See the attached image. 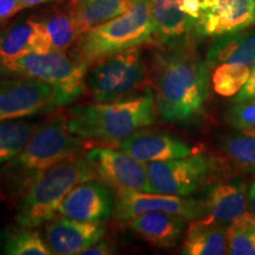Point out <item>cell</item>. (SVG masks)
Listing matches in <instances>:
<instances>
[{
    "label": "cell",
    "instance_id": "1",
    "mask_svg": "<svg viewBox=\"0 0 255 255\" xmlns=\"http://www.w3.org/2000/svg\"><path fill=\"white\" fill-rule=\"evenodd\" d=\"M151 78L162 120L183 127L202 120L209 97V65L188 39L155 53Z\"/></svg>",
    "mask_w": 255,
    "mask_h": 255
},
{
    "label": "cell",
    "instance_id": "2",
    "mask_svg": "<svg viewBox=\"0 0 255 255\" xmlns=\"http://www.w3.org/2000/svg\"><path fill=\"white\" fill-rule=\"evenodd\" d=\"M82 138L70 131L68 119L56 117L34 130L17 156L0 170V188L6 196L20 197L38 177L55 165L81 155Z\"/></svg>",
    "mask_w": 255,
    "mask_h": 255
},
{
    "label": "cell",
    "instance_id": "3",
    "mask_svg": "<svg viewBox=\"0 0 255 255\" xmlns=\"http://www.w3.org/2000/svg\"><path fill=\"white\" fill-rule=\"evenodd\" d=\"M156 109L154 90L146 88L143 94L126 100L77 105L69 111L68 126L82 139L117 144L154 123Z\"/></svg>",
    "mask_w": 255,
    "mask_h": 255
},
{
    "label": "cell",
    "instance_id": "4",
    "mask_svg": "<svg viewBox=\"0 0 255 255\" xmlns=\"http://www.w3.org/2000/svg\"><path fill=\"white\" fill-rule=\"evenodd\" d=\"M152 0H131V5L116 18L85 31L77 38L73 57L92 64L152 40Z\"/></svg>",
    "mask_w": 255,
    "mask_h": 255
},
{
    "label": "cell",
    "instance_id": "5",
    "mask_svg": "<svg viewBox=\"0 0 255 255\" xmlns=\"http://www.w3.org/2000/svg\"><path fill=\"white\" fill-rule=\"evenodd\" d=\"M92 178H96V171L87 155L81 154L55 165L38 177L20 196L18 225L34 228L51 221L70 191Z\"/></svg>",
    "mask_w": 255,
    "mask_h": 255
},
{
    "label": "cell",
    "instance_id": "6",
    "mask_svg": "<svg viewBox=\"0 0 255 255\" xmlns=\"http://www.w3.org/2000/svg\"><path fill=\"white\" fill-rule=\"evenodd\" d=\"M88 69V63L53 50L46 53L28 52L1 64L0 75L26 76L45 82L55 91L57 107H64L85 90Z\"/></svg>",
    "mask_w": 255,
    "mask_h": 255
},
{
    "label": "cell",
    "instance_id": "7",
    "mask_svg": "<svg viewBox=\"0 0 255 255\" xmlns=\"http://www.w3.org/2000/svg\"><path fill=\"white\" fill-rule=\"evenodd\" d=\"M146 75L141 51L133 47L92 63L85 83L95 101L114 102L132 97L145 82Z\"/></svg>",
    "mask_w": 255,
    "mask_h": 255
},
{
    "label": "cell",
    "instance_id": "8",
    "mask_svg": "<svg viewBox=\"0 0 255 255\" xmlns=\"http://www.w3.org/2000/svg\"><path fill=\"white\" fill-rule=\"evenodd\" d=\"M221 167L218 158L206 154L189 155L148 164L150 193L189 196L214 178Z\"/></svg>",
    "mask_w": 255,
    "mask_h": 255
},
{
    "label": "cell",
    "instance_id": "9",
    "mask_svg": "<svg viewBox=\"0 0 255 255\" xmlns=\"http://www.w3.org/2000/svg\"><path fill=\"white\" fill-rule=\"evenodd\" d=\"M57 108L51 85L26 76L0 79V123L36 116Z\"/></svg>",
    "mask_w": 255,
    "mask_h": 255
},
{
    "label": "cell",
    "instance_id": "10",
    "mask_svg": "<svg viewBox=\"0 0 255 255\" xmlns=\"http://www.w3.org/2000/svg\"><path fill=\"white\" fill-rule=\"evenodd\" d=\"M155 210L173 213L189 221L206 219L208 216L203 200L187 199L186 196L168 194L117 191L115 216L119 222L128 223L137 215Z\"/></svg>",
    "mask_w": 255,
    "mask_h": 255
},
{
    "label": "cell",
    "instance_id": "11",
    "mask_svg": "<svg viewBox=\"0 0 255 255\" xmlns=\"http://www.w3.org/2000/svg\"><path fill=\"white\" fill-rule=\"evenodd\" d=\"M87 157L96 171V177L117 191L150 193L148 165L122 150L91 148Z\"/></svg>",
    "mask_w": 255,
    "mask_h": 255
},
{
    "label": "cell",
    "instance_id": "12",
    "mask_svg": "<svg viewBox=\"0 0 255 255\" xmlns=\"http://www.w3.org/2000/svg\"><path fill=\"white\" fill-rule=\"evenodd\" d=\"M115 195L109 184L96 178L76 186L63 200L58 214L81 221L102 222L115 213Z\"/></svg>",
    "mask_w": 255,
    "mask_h": 255
},
{
    "label": "cell",
    "instance_id": "13",
    "mask_svg": "<svg viewBox=\"0 0 255 255\" xmlns=\"http://www.w3.org/2000/svg\"><path fill=\"white\" fill-rule=\"evenodd\" d=\"M105 235V227L100 222L81 221L62 218L49 222L45 227V241L52 254H82L88 247L101 241Z\"/></svg>",
    "mask_w": 255,
    "mask_h": 255
},
{
    "label": "cell",
    "instance_id": "14",
    "mask_svg": "<svg viewBox=\"0 0 255 255\" xmlns=\"http://www.w3.org/2000/svg\"><path fill=\"white\" fill-rule=\"evenodd\" d=\"M120 150L142 162L169 161L191 155L189 143L165 131L137 130L117 143Z\"/></svg>",
    "mask_w": 255,
    "mask_h": 255
},
{
    "label": "cell",
    "instance_id": "15",
    "mask_svg": "<svg viewBox=\"0 0 255 255\" xmlns=\"http://www.w3.org/2000/svg\"><path fill=\"white\" fill-rule=\"evenodd\" d=\"M255 23V0H220L200 15L197 32L203 36H225Z\"/></svg>",
    "mask_w": 255,
    "mask_h": 255
},
{
    "label": "cell",
    "instance_id": "16",
    "mask_svg": "<svg viewBox=\"0 0 255 255\" xmlns=\"http://www.w3.org/2000/svg\"><path fill=\"white\" fill-rule=\"evenodd\" d=\"M203 201L208 213L207 219L214 220L227 227L246 212L247 184L240 177L218 180L209 184Z\"/></svg>",
    "mask_w": 255,
    "mask_h": 255
},
{
    "label": "cell",
    "instance_id": "17",
    "mask_svg": "<svg viewBox=\"0 0 255 255\" xmlns=\"http://www.w3.org/2000/svg\"><path fill=\"white\" fill-rule=\"evenodd\" d=\"M187 220L167 212H146L130 220L129 228L137 237L157 248L176 247L184 237Z\"/></svg>",
    "mask_w": 255,
    "mask_h": 255
},
{
    "label": "cell",
    "instance_id": "18",
    "mask_svg": "<svg viewBox=\"0 0 255 255\" xmlns=\"http://www.w3.org/2000/svg\"><path fill=\"white\" fill-rule=\"evenodd\" d=\"M50 51H53L52 39L43 21H24L0 36V65L25 53Z\"/></svg>",
    "mask_w": 255,
    "mask_h": 255
},
{
    "label": "cell",
    "instance_id": "19",
    "mask_svg": "<svg viewBox=\"0 0 255 255\" xmlns=\"http://www.w3.org/2000/svg\"><path fill=\"white\" fill-rule=\"evenodd\" d=\"M181 0H152V40L162 45H171L186 39V34L195 26V19L180 8Z\"/></svg>",
    "mask_w": 255,
    "mask_h": 255
},
{
    "label": "cell",
    "instance_id": "20",
    "mask_svg": "<svg viewBox=\"0 0 255 255\" xmlns=\"http://www.w3.org/2000/svg\"><path fill=\"white\" fill-rule=\"evenodd\" d=\"M228 251L227 227L210 219L195 220L188 227L182 252L186 255H222Z\"/></svg>",
    "mask_w": 255,
    "mask_h": 255
},
{
    "label": "cell",
    "instance_id": "21",
    "mask_svg": "<svg viewBox=\"0 0 255 255\" xmlns=\"http://www.w3.org/2000/svg\"><path fill=\"white\" fill-rule=\"evenodd\" d=\"M209 66L223 63H240L255 68V30L221 36L207 53Z\"/></svg>",
    "mask_w": 255,
    "mask_h": 255
},
{
    "label": "cell",
    "instance_id": "22",
    "mask_svg": "<svg viewBox=\"0 0 255 255\" xmlns=\"http://www.w3.org/2000/svg\"><path fill=\"white\" fill-rule=\"evenodd\" d=\"M130 5L131 0H73L71 13L79 36L124 13Z\"/></svg>",
    "mask_w": 255,
    "mask_h": 255
},
{
    "label": "cell",
    "instance_id": "23",
    "mask_svg": "<svg viewBox=\"0 0 255 255\" xmlns=\"http://www.w3.org/2000/svg\"><path fill=\"white\" fill-rule=\"evenodd\" d=\"M219 149L235 170L255 174V130H237L220 137Z\"/></svg>",
    "mask_w": 255,
    "mask_h": 255
},
{
    "label": "cell",
    "instance_id": "24",
    "mask_svg": "<svg viewBox=\"0 0 255 255\" xmlns=\"http://www.w3.org/2000/svg\"><path fill=\"white\" fill-rule=\"evenodd\" d=\"M2 252L7 255H51L45 239L32 227H11L2 233Z\"/></svg>",
    "mask_w": 255,
    "mask_h": 255
},
{
    "label": "cell",
    "instance_id": "25",
    "mask_svg": "<svg viewBox=\"0 0 255 255\" xmlns=\"http://www.w3.org/2000/svg\"><path fill=\"white\" fill-rule=\"evenodd\" d=\"M36 124L27 121H7L0 123V167L20 152L36 130Z\"/></svg>",
    "mask_w": 255,
    "mask_h": 255
},
{
    "label": "cell",
    "instance_id": "26",
    "mask_svg": "<svg viewBox=\"0 0 255 255\" xmlns=\"http://www.w3.org/2000/svg\"><path fill=\"white\" fill-rule=\"evenodd\" d=\"M252 70L240 63H223L218 65L212 76L213 88L222 97H234L244 88Z\"/></svg>",
    "mask_w": 255,
    "mask_h": 255
},
{
    "label": "cell",
    "instance_id": "27",
    "mask_svg": "<svg viewBox=\"0 0 255 255\" xmlns=\"http://www.w3.org/2000/svg\"><path fill=\"white\" fill-rule=\"evenodd\" d=\"M228 254L255 255V216L244 214L227 226Z\"/></svg>",
    "mask_w": 255,
    "mask_h": 255
},
{
    "label": "cell",
    "instance_id": "28",
    "mask_svg": "<svg viewBox=\"0 0 255 255\" xmlns=\"http://www.w3.org/2000/svg\"><path fill=\"white\" fill-rule=\"evenodd\" d=\"M49 31L55 51H65L79 37L77 25L71 11L53 13L43 21Z\"/></svg>",
    "mask_w": 255,
    "mask_h": 255
},
{
    "label": "cell",
    "instance_id": "29",
    "mask_svg": "<svg viewBox=\"0 0 255 255\" xmlns=\"http://www.w3.org/2000/svg\"><path fill=\"white\" fill-rule=\"evenodd\" d=\"M226 120L235 130H255V100L233 104L226 113Z\"/></svg>",
    "mask_w": 255,
    "mask_h": 255
},
{
    "label": "cell",
    "instance_id": "30",
    "mask_svg": "<svg viewBox=\"0 0 255 255\" xmlns=\"http://www.w3.org/2000/svg\"><path fill=\"white\" fill-rule=\"evenodd\" d=\"M30 7L21 0H0V21L13 17L18 12Z\"/></svg>",
    "mask_w": 255,
    "mask_h": 255
},
{
    "label": "cell",
    "instance_id": "31",
    "mask_svg": "<svg viewBox=\"0 0 255 255\" xmlns=\"http://www.w3.org/2000/svg\"><path fill=\"white\" fill-rule=\"evenodd\" d=\"M255 100V68L252 70L250 78L244 88L239 91L238 95L233 97V103H239V102Z\"/></svg>",
    "mask_w": 255,
    "mask_h": 255
},
{
    "label": "cell",
    "instance_id": "32",
    "mask_svg": "<svg viewBox=\"0 0 255 255\" xmlns=\"http://www.w3.org/2000/svg\"><path fill=\"white\" fill-rule=\"evenodd\" d=\"M116 248L111 242L107 241H98L95 245L88 247L87 250L83 251V255H109L116 254Z\"/></svg>",
    "mask_w": 255,
    "mask_h": 255
},
{
    "label": "cell",
    "instance_id": "33",
    "mask_svg": "<svg viewBox=\"0 0 255 255\" xmlns=\"http://www.w3.org/2000/svg\"><path fill=\"white\" fill-rule=\"evenodd\" d=\"M180 8L189 17L199 19L202 11V4H201V0H181Z\"/></svg>",
    "mask_w": 255,
    "mask_h": 255
},
{
    "label": "cell",
    "instance_id": "34",
    "mask_svg": "<svg viewBox=\"0 0 255 255\" xmlns=\"http://www.w3.org/2000/svg\"><path fill=\"white\" fill-rule=\"evenodd\" d=\"M248 206H250L251 213L255 216V181L248 190Z\"/></svg>",
    "mask_w": 255,
    "mask_h": 255
},
{
    "label": "cell",
    "instance_id": "35",
    "mask_svg": "<svg viewBox=\"0 0 255 255\" xmlns=\"http://www.w3.org/2000/svg\"><path fill=\"white\" fill-rule=\"evenodd\" d=\"M219 1L220 0H201V4H202V11L212 8L213 6H215Z\"/></svg>",
    "mask_w": 255,
    "mask_h": 255
},
{
    "label": "cell",
    "instance_id": "36",
    "mask_svg": "<svg viewBox=\"0 0 255 255\" xmlns=\"http://www.w3.org/2000/svg\"><path fill=\"white\" fill-rule=\"evenodd\" d=\"M21 1H24L25 4H27L28 6H34V5L43 4V2L52 1V0H21Z\"/></svg>",
    "mask_w": 255,
    "mask_h": 255
}]
</instances>
